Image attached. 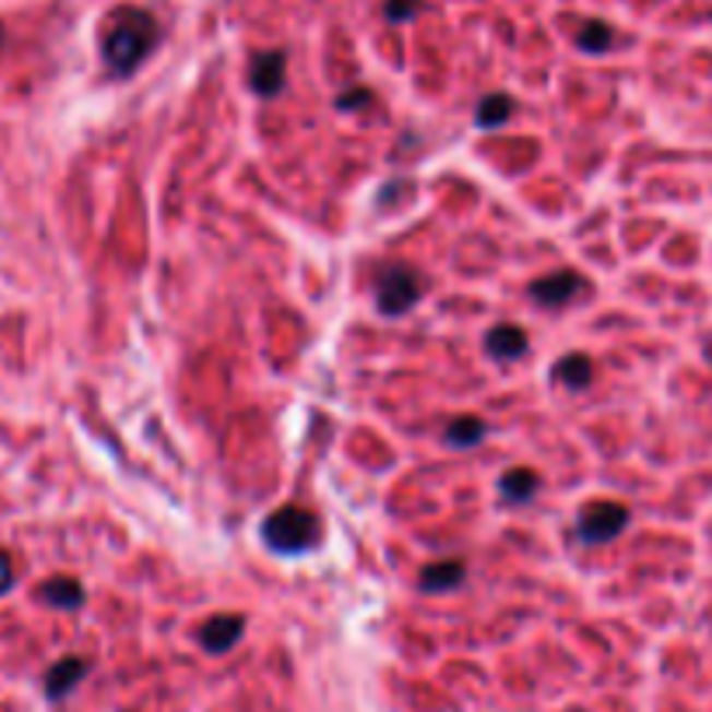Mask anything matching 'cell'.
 Listing matches in <instances>:
<instances>
[{
	"label": "cell",
	"instance_id": "cell-9",
	"mask_svg": "<svg viewBox=\"0 0 712 712\" xmlns=\"http://www.w3.org/2000/svg\"><path fill=\"white\" fill-rule=\"evenodd\" d=\"M84 674H87V661H81V656H63V661L52 664L46 674V699H52V702L67 699Z\"/></svg>",
	"mask_w": 712,
	"mask_h": 712
},
{
	"label": "cell",
	"instance_id": "cell-5",
	"mask_svg": "<svg viewBox=\"0 0 712 712\" xmlns=\"http://www.w3.org/2000/svg\"><path fill=\"white\" fill-rule=\"evenodd\" d=\"M283 81H287V52L283 49H265L252 57V67H248V84L259 95H280Z\"/></svg>",
	"mask_w": 712,
	"mask_h": 712
},
{
	"label": "cell",
	"instance_id": "cell-7",
	"mask_svg": "<svg viewBox=\"0 0 712 712\" xmlns=\"http://www.w3.org/2000/svg\"><path fill=\"white\" fill-rule=\"evenodd\" d=\"M241 632H245V618L241 615H213L200 629V643L210 653H227V650L238 646Z\"/></svg>",
	"mask_w": 712,
	"mask_h": 712
},
{
	"label": "cell",
	"instance_id": "cell-17",
	"mask_svg": "<svg viewBox=\"0 0 712 712\" xmlns=\"http://www.w3.org/2000/svg\"><path fill=\"white\" fill-rule=\"evenodd\" d=\"M419 11H423V0H388V4H384V17L391 25L413 22Z\"/></svg>",
	"mask_w": 712,
	"mask_h": 712
},
{
	"label": "cell",
	"instance_id": "cell-13",
	"mask_svg": "<svg viewBox=\"0 0 712 712\" xmlns=\"http://www.w3.org/2000/svg\"><path fill=\"white\" fill-rule=\"evenodd\" d=\"M43 601H49L52 608H81L84 604V586L74 577H57L43 586Z\"/></svg>",
	"mask_w": 712,
	"mask_h": 712
},
{
	"label": "cell",
	"instance_id": "cell-8",
	"mask_svg": "<svg viewBox=\"0 0 712 712\" xmlns=\"http://www.w3.org/2000/svg\"><path fill=\"white\" fill-rule=\"evenodd\" d=\"M486 349H489V356H496V360H507V364L521 360V356L527 353V332L513 322H500V325L489 329Z\"/></svg>",
	"mask_w": 712,
	"mask_h": 712
},
{
	"label": "cell",
	"instance_id": "cell-4",
	"mask_svg": "<svg viewBox=\"0 0 712 712\" xmlns=\"http://www.w3.org/2000/svg\"><path fill=\"white\" fill-rule=\"evenodd\" d=\"M629 527V510L615 500H594L577 513V534L586 545L615 542Z\"/></svg>",
	"mask_w": 712,
	"mask_h": 712
},
{
	"label": "cell",
	"instance_id": "cell-18",
	"mask_svg": "<svg viewBox=\"0 0 712 712\" xmlns=\"http://www.w3.org/2000/svg\"><path fill=\"white\" fill-rule=\"evenodd\" d=\"M367 102H370V92H364V87H360V92H356V87H353V92L340 95V102H335V105H340L343 112H349V109H364Z\"/></svg>",
	"mask_w": 712,
	"mask_h": 712
},
{
	"label": "cell",
	"instance_id": "cell-12",
	"mask_svg": "<svg viewBox=\"0 0 712 712\" xmlns=\"http://www.w3.org/2000/svg\"><path fill=\"white\" fill-rule=\"evenodd\" d=\"M538 486H542V478L534 475L531 468H510V472H503V478H500V496H503V503H527L534 493H538Z\"/></svg>",
	"mask_w": 712,
	"mask_h": 712
},
{
	"label": "cell",
	"instance_id": "cell-1",
	"mask_svg": "<svg viewBox=\"0 0 712 712\" xmlns=\"http://www.w3.org/2000/svg\"><path fill=\"white\" fill-rule=\"evenodd\" d=\"M157 39H162V28L151 11L116 8L102 25V60L116 78H127L151 57Z\"/></svg>",
	"mask_w": 712,
	"mask_h": 712
},
{
	"label": "cell",
	"instance_id": "cell-16",
	"mask_svg": "<svg viewBox=\"0 0 712 712\" xmlns=\"http://www.w3.org/2000/svg\"><path fill=\"white\" fill-rule=\"evenodd\" d=\"M612 39H615L612 28L604 22H594V17H591V22H583L580 32H577V46L586 49V52H604L612 46Z\"/></svg>",
	"mask_w": 712,
	"mask_h": 712
},
{
	"label": "cell",
	"instance_id": "cell-6",
	"mask_svg": "<svg viewBox=\"0 0 712 712\" xmlns=\"http://www.w3.org/2000/svg\"><path fill=\"white\" fill-rule=\"evenodd\" d=\"M583 287V280L573 270H559V273H548L542 280L531 283V297L538 308H566L573 294Z\"/></svg>",
	"mask_w": 712,
	"mask_h": 712
},
{
	"label": "cell",
	"instance_id": "cell-19",
	"mask_svg": "<svg viewBox=\"0 0 712 712\" xmlns=\"http://www.w3.org/2000/svg\"><path fill=\"white\" fill-rule=\"evenodd\" d=\"M14 586V562L8 551H0V594H8Z\"/></svg>",
	"mask_w": 712,
	"mask_h": 712
},
{
	"label": "cell",
	"instance_id": "cell-2",
	"mask_svg": "<svg viewBox=\"0 0 712 712\" xmlns=\"http://www.w3.org/2000/svg\"><path fill=\"white\" fill-rule=\"evenodd\" d=\"M262 538L273 551L297 556V551H311L318 542H322V524H318V518L305 507H280L276 513L265 518Z\"/></svg>",
	"mask_w": 712,
	"mask_h": 712
},
{
	"label": "cell",
	"instance_id": "cell-20",
	"mask_svg": "<svg viewBox=\"0 0 712 712\" xmlns=\"http://www.w3.org/2000/svg\"><path fill=\"white\" fill-rule=\"evenodd\" d=\"M705 360L712 364V343H705Z\"/></svg>",
	"mask_w": 712,
	"mask_h": 712
},
{
	"label": "cell",
	"instance_id": "cell-3",
	"mask_svg": "<svg viewBox=\"0 0 712 712\" xmlns=\"http://www.w3.org/2000/svg\"><path fill=\"white\" fill-rule=\"evenodd\" d=\"M378 311L388 318H402L405 311H413L423 297V276L408 262H388L378 273Z\"/></svg>",
	"mask_w": 712,
	"mask_h": 712
},
{
	"label": "cell",
	"instance_id": "cell-15",
	"mask_svg": "<svg viewBox=\"0 0 712 712\" xmlns=\"http://www.w3.org/2000/svg\"><path fill=\"white\" fill-rule=\"evenodd\" d=\"M483 437H486V423L475 416L454 419L448 426V434H443V440H448L451 448H475V443H483Z\"/></svg>",
	"mask_w": 712,
	"mask_h": 712
},
{
	"label": "cell",
	"instance_id": "cell-14",
	"mask_svg": "<svg viewBox=\"0 0 712 712\" xmlns=\"http://www.w3.org/2000/svg\"><path fill=\"white\" fill-rule=\"evenodd\" d=\"M510 116H513V98L510 95H486L483 102H478L475 122L483 130H496V127H503Z\"/></svg>",
	"mask_w": 712,
	"mask_h": 712
},
{
	"label": "cell",
	"instance_id": "cell-11",
	"mask_svg": "<svg viewBox=\"0 0 712 712\" xmlns=\"http://www.w3.org/2000/svg\"><path fill=\"white\" fill-rule=\"evenodd\" d=\"M551 378H556L559 384H566L569 391L586 388V384H591V378H594L591 356H586V353H566L562 360L551 367Z\"/></svg>",
	"mask_w": 712,
	"mask_h": 712
},
{
	"label": "cell",
	"instance_id": "cell-10",
	"mask_svg": "<svg viewBox=\"0 0 712 712\" xmlns=\"http://www.w3.org/2000/svg\"><path fill=\"white\" fill-rule=\"evenodd\" d=\"M465 583V566L458 559H440V562H430L419 573V591L426 594H443V591H458V586Z\"/></svg>",
	"mask_w": 712,
	"mask_h": 712
}]
</instances>
